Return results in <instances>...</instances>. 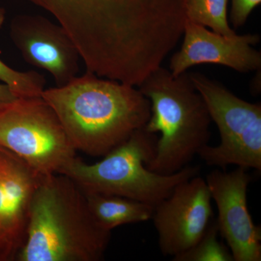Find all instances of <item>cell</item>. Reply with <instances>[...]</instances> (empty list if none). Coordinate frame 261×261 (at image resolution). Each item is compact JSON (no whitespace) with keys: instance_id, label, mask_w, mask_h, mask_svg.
<instances>
[{"instance_id":"18","label":"cell","mask_w":261,"mask_h":261,"mask_svg":"<svg viewBox=\"0 0 261 261\" xmlns=\"http://www.w3.org/2000/svg\"><path fill=\"white\" fill-rule=\"evenodd\" d=\"M18 98L13 92L9 86L3 82L0 83V106L11 102Z\"/></svg>"},{"instance_id":"7","label":"cell","mask_w":261,"mask_h":261,"mask_svg":"<svg viewBox=\"0 0 261 261\" xmlns=\"http://www.w3.org/2000/svg\"><path fill=\"white\" fill-rule=\"evenodd\" d=\"M219 128L221 142L206 145L198 155L207 166L229 165L261 171V105L243 100L222 84L200 73H189Z\"/></svg>"},{"instance_id":"8","label":"cell","mask_w":261,"mask_h":261,"mask_svg":"<svg viewBox=\"0 0 261 261\" xmlns=\"http://www.w3.org/2000/svg\"><path fill=\"white\" fill-rule=\"evenodd\" d=\"M205 178L194 176L178 184L154 207L152 219L165 256H177L195 245L214 219Z\"/></svg>"},{"instance_id":"6","label":"cell","mask_w":261,"mask_h":261,"mask_svg":"<svg viewBox=\"0 0 261 261\" xmlns=\"http://www.w3.org/2000/svg\"><path fill=\"white\" fill-rule=\"evenodd\" d=\"M0 146L43 175L61 173L76 152L42 97H19L0 106Z\"/></svg>"},{"instance_id":"10","label":"cell","mask_w":261,"mask_h":261,"mask_svg":"<svg viewBox=\"0 0 261 261\" xmlns=\"http://www.w3.org/2000/svg\"><path fill=\"white\" fill-rule=\"evenodd\" d=\"M44 176L0 146V261H16L23 248L33 198Z\"/></svg>"},{"instance_id":"1","label":"cell","mask_w":261,"mask_h":261,"mask_svg":"<svg viewBox=\"0 0 261 261\" xmlns=\"http://www.w3.org/2000/svg\"><path fill=\"white\" fill-rule=\"evenodd\" d=\"M53 108L75 150L104 156L145 126L150 102L129 84L87 71L41 96Z\"/></svg>"},{"instance_id":"17","label":"cell","mask_w":261,"mask_h":261,"mask_svg":"<svg viewBox=\"0 0 261 261\" xmlns=\"http://www.w3.org/2000/svg\"><path fill=\"white\" fill-rule=\"evenodd\" d=\"M260 3L261 0H231L230 20L233 27L239 28L245 25L252 10Z\"/></svg>"},{"instance_id":"3","label":"cell","mask_w":261,"mask_h":261,"mask_svg":"<svg viewBox=\"0 0 261 261\" xmlns=\"http://www.w3.org/2000/svg\"><path fill=\"white\" fill-rule=\"evenodd\" d=\"M138 89L150 102V117L145 128L161 134L154 158L146 166L160 174L178 172L208 145L212 121L205 101L190 73L173 75L162 66Z\"/></svg>"},{"instance_id":"11","label":"cell","mask_w":261,"mask_h":261,"mask_svg":"<svg viewBox=\"0 0 261 261\" xmlns=\"http://www.w3.org/2000/svg\"><path fill=\"white\" fill-rule=\"evenodd\" d=\"M10 34L24 61L49 72L57 87L77 76L80 51L61 24L41 15H18L10 22Z\"/></svg>"},{"instance_id":"2","label":"cell","mask_w":261,"mask_h":261,"mask_svg":"<svg viewBox=\"0 0 261 261\" xmlns=\"http://www.w3.org/2000/svg\"><path fill=\"white\" fill-rule=\"evenodd\" d=\"M111 239V231L98 224L84 192L71 178L44 175L16 261H100Z\"/></svg>"},{"instance_id":"15","label":"cell","mask_w":261,"mask_h":261,"mask_svg":"<svg viewBox=\"0 0 261 261\" xmlns=\"http://www.w3.org/2000/svg\"><path fill=\"white\" fill-rule=\"evenodd\" d=\"M6 12L0 7V29L3 28ZM0 82L9 86L19 97H38L42 96L46 80L36 71L22 72L13 69L0 59Z\"/></svg>"},{"instance_id":"4","label":"cell","mask_w":261,"mask_h":261,"mask_svg":"<svg viewBox=\"0 0 261 261\" xmlns=\"http://www.w3.org/2000/svg\"><path fill=\"white\" fill-rule=\"evenodd\" d=\"M50 13L86 61L119 53L162 20L175 0H28Z\"/></svg>"},{"instance_id":"14","label":"cell","mask_w":261,"mask_h":261,"mask_svg":"<svg viewBox=\"0 0 261 261\" xmlns=\"http://www.w3.org/2000/svg\"><path fill=\"white\" fill-rule=\"evenodd\" d=\"M228 0H188L187 20L209 27L213 32L224 36H233L236 32L230 27L227 18Z\"/></svg>"},{"instance_id":"13","label":"cell","mask_w":261,"mask_h":261,"mask_svg":"<svg viewBox=\"0 0 261 261\" xmlns=\"http://www.w3.org/2000/svg\"><path fill=\"white\" fill-rule=\"evenodd\" d=\"M84 195L94 219L108 231L122 225L149 221L153 214L154 207L140 201L116 195Z\"/></svg>"},{"instance_id":"5","label":"cell","mask_w":261,"mask_h":261,"mask_svg":"<svg viewBox=\"0 0 261 261\" xmlns=\"http://www.w3.org/2000/svg\"><path fill=\"white\" fill-rule=\"evenodd\" d=\"M159 137L145 126L94 164L76 156L63 170L84 193L116 195L155 207L178 184L197 176L199 167L187 166L172 174H160L147 168L153 159Z\"/></svg>"},{"instance_id":"12","label":"cell","mask_w":261,"mask_h":261,"mask_svg":"<svg viewBox=\"0 0 261 261\" xmlns=\"http://www.w3.org/2000/svg\"><path fill=\"white\" fill-rule=\"evenodd\" d=\"M182 37L181 49L170 61L173 75L203 63L224 65L240 73L260 69V53L252 47L260 41L257 34L221 35L187 19Z\"/></svg>"},{"instance_id":"9","label":"cell","mask_w":261,"mask_h":261,"mask_svg":"<svg viewBox=\"0 0 261 261\" xmlns=\"http://www.w3.org/2000/svg\"><path fill=\"white\" fill-rule=\"evenodd\" d=\"M247 170H214L205 181L217 206L215 221L218 231L227 244L233 261H260L261 228L254 224L247 207V187L252 176Z\"/></svg>"},{"instance_id":"16","label":"cell","mask_w":261,"mask_h":261,"mask_svg":"<svg viewBox=\"0 0 261 261\" xmlns=\"http://www.w3.org/2000/svg\"><path fill=\"white\" fill-rule=\"evenodd\" d=\"M219 233L215 219L200 240L186 252L173 257V261H233L228 247L218 240Z\"/></svg>"}]
</instances>
